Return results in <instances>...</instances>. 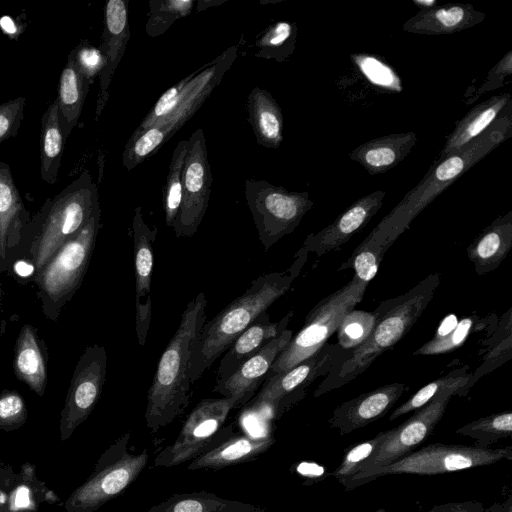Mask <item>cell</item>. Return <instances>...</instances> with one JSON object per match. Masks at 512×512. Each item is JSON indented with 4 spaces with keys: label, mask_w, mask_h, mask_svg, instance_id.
Masks as SVG:
<instances>
[{
    "label": "cell",
    "mask_w": 512,
    "mask_h": 512,
    "mask_svg": "<svg viewBox=\"0 0 512 512\" xmlns=\"http://www.w3.org/2000/svg\"><path fill=\"white\" fill-rule=\"evenodd\" d=\"M372 512H387V511H386V510H384V509H378V510H376V511H372Z\"/></svg>",
    "instance_id": "cell-57"
},
{
    "label": "cell",
    "mask_w": 512,
    "mask_h": 512,
    "mask_svg": "<svg viewBox=\"0 0 512 512\" xmlns=\"http://www.w3.org/2000/svg\"><path fill=\"white\" fill-rule=\"evenodd\" d=\"M236 408L230 398L202 399L190 412L175 441L155 457L156 467H173L201 456L234 434V426H223Z\"/></svg>",
    "instance_id": "cell-11"
},
{
    "label": "cell",
    "mask_w": 512,
    "mask_h": 512,
    "mask_svg": "<svg viewBox=\"0 0 512 512\" xmlns=\"http://www.w3.org/2000/svg\"><path fill=\"white\" fill-rule=\"evenodd\" d=\"M244 194L266 251L291 234L314 205L308 192H291L265 180L247 179Z\"/></svg>",
    "instance_id": "cell-12"
},
{
    "label": "cell",
    "mask_w": 512,
    "mask_h": 512,
    "mask_svg": "<svg viewBox=\"0 0 512 512\" xmlns=\"http://www.w3.org/2000/svg\"><path fill=\"white\" fill-rule=\"evenodd\" d=\"M512 74V50H509L497 64L488 72L487 78L473 94V98L468 102L475 101L480 95L497 89L504 85V80Z\"/></svg>",
    "instance_id": "cell-49"
},
{
    "label": "cell",
    "mask_w": 512,
    "mask_h": 512,
    "mask_svg": "<svg viewBox=\"0 0 512 512\" xmlns=\"http://www.w3.org/2000/svg\"><path fill=\"white\" fill-rule=\"evenodd\" d=\"M8 164L0 162V271L21 248L24 231L31 220Z\"/></svg>",
    "instance_id": "cell-20"
},
{
    "label": "cell",
    "mask_w": 512,
    "mask_h": 512,
    "mask_svg": "<svg viewBox=\"0 0 512 512\" xmlns=\"http://www.w3.org/2000/svg\"><path fill=\"white\" fill-rule=\"evenodd\" d=\"M486 18L471 4H446L438 7H423L409 18L402 30L421 35H446L461 32Z\"/></svg>",
    "instance_id": "cell-24"
},
{
    "label": "cell",
    "mask_w": 512,
    "mask_h": 512,
    "mask_svg": "<svg viewBox=\"0 0 512 512\" xmlns=\"http://www.w3.org/2000/svg\"><path fill=\"white\" fill-rule=\"evenodd\" d=\"M484 512H512V497L508 496L505 502L503 503H495L490 506L488 509H485Z\"/></svg>",
    "instance_id": "cell-54"
},
{
    "label": "cell",
    "mask_w": 512,
    "mask_h": 512,
    "mask_svg": "<svg viewBox=\"0 0 512 512\" xmlns=\"http://www.w3.org/2000/svg\"><path fill=\"white\" fill-rule=\"evenodd\" d=\"M64 141L59 121V108L55 99L41 118L40 177L48 184L53 185L58 182Z\"/></svg>",
    "instance_id": "cell-33"
},
{
    "label": "cell",
    "mask_w": 512,
    "mask_h": 512,
    "mask_svg": "<svg viewBox=\"0 0 512 512\" xmlns=\"http://www.w3.org/2000/svg\"><path fill=\"white\" fill-rule=\"evenodd\" d=\"M0 29L10 39L16 40L23 32L24 26L18 24L11 16L4 15L0 18Z\"/></svg>",
    "instance_id": "cell-51"
},
{
    "label": "cell",
    "mask_w": 512,
    "mask_h": 512,
    "mask_svg": "<svg viewBox=\"0 0 512 512\" xmlns=\"http://www.w3.org/2000/svg\"><path fill=\"white\" fill-rule=\"evenodd\" d=\"M107 352L92 344L80 356L60 415V438L68 440L76 428L91 414L103 389L107 371Z\"/></svg>",
    "instance_id": "cell-15"
},
{
    "label": "cell",
    "mask_w": 512,
    "mask_h": 512,
    "mask_svg": "<svg viewBox=\"0 0 512 512\" xmlns=\"http://www.w3.org/2000/svg\"><path fill=\"white\" fill-rule=\"evenodd\" d=\"M187 148V140H181L176 145L172 153L165 186L163 188V210L165 223L171 228L176 220L181 205L182 173Z\"/></svg>",
    "instance_id": "cell-38"
},
{
    "label": "cell",
    "mask_w": 512,
    "mask_h": 512,
    "mask_svg": "<svg viewBox=\"0 0 512 512\" xmlns=\"http://www.w3.org/2000/svg\"><path fill=\"white\" fill-rule=\"evenodd\" d=\"M266 508L224 499L207 491L173 494L146 512H265Z\"/></svg>",
    "instance_id": "cell-32"
},
{
    "label": "cell",
    "mask_w": 512,
    "mask_h": 512,
    "mask_svg": "<svg viewBox=\"0 0 512 512\" xmlns=\"http://www.w3.org/2000/svg\"><path fill=\"white\" fill-rule=\"evenodd\" d=\"M207 299L200 292L191 300L179 326L164 349L147 393L145 421L151 433L173 422L190 403V358L206 322Z\"/></svg>",
    "instance_id": "cell-4"
},
{
    "label": "cell",
    "mask_w": 512,
    "mask_h": 512,
    "mask_svg": "<svg viewBox=\"0 0 512 512\" xmlns=\"http://www.w3.org/2000/svg\"><path fill=\"white\" fill-rule=\"evenodd\" d=\"M236 53L237 47L232 46L208 66L197 70L186 84L176 108L158 124L129 138L122 153V163L128 171L158 151L196 113L220 83Z\"/></svg>",
    "instance_id": "cell-7"
},
{
    "label": "cell",
    "mask_w": 512,
    "mask_h": 512,
    "mask_svg": "<svg viewBox=\"0 0 512 512\" xmlns=\"http://www.w3.org/2000/svg\"><path fill=\"white\" fill-rule=\"evenodd\" d=\"M350 59L358 72L378 90L387 93H400L402 79L382 57L371 53H353Z\"/></svg>",
    "instance_id": "cell-36"
},
{
    "label": "cell",
    "mask_w": 512,
    "mask_h": 512,
    "mask_svg": "<svg viewBox=\"0 0 512 512\" xmlns=\"http://www.w3.org/2000/svg\"><path fill=\"white\" fill-rule=\"evenodd\" d=\"M99 207L98 189L88 170L57 195L46 199L26 226L21 244V247L27 245L34 276L62 244L86 225Z\"/></svg>",
    "instance_id": "cell-5"
},
{
    "label": "cell",
    "mask_w": 512,
    "mask_h": 512,
    "mask_svg": "<svg viewBox=\"0 0 512 512\" xmlns=\"http://www.w3.org/2000/svg\"><path fill=\"white\" fill-rule=\"evenodd\" d=\"M246 110L258 144L270 149L278 148L284 139V119L279 104L270 92L253 88L247 97Z\"/></svg>",
    "instance_id": "cell-30"
},
{
    "label": "cell",
    "mask_w": 512,
    "mask_h": 512,
    "mask_svg": "<svg viewBox=\"0 0 512 512\" xmlns=\"http://www.w3.org/2000/svg\"><path fill=\"white\" fill-rule=\"evenodd\" d=\"M187 141L181 205L172 226L177 237H192L198 230L208 207L213 182L203 129L195 130Z\"/></svg>",
    "instance_id": "cell-14"
},
{
    "label": "cell",
    "mask_w": 512,
    "mask_h": 512,
    "mask_svg": "<svg viewBox=\"0 0 512 512\" xmlns=\"http://www.w3.org/2000/svg\"><path fill=\"white\" fill-rule=\"evenodd\" d=\"M416 143L417 135L413 131L393 133L357 146L349 157L372 176L384 174L403 161Z\"/></svg>",
    "instance_id": "cell-26"
},
{
    "label": "cell",
    "mask_w": 512,
    "mask_h": 512,
    "mask_svg": "<svg viewBox=\"0 0 512 512\" xmlns=\"http://www.w3.org/2000/svg\"><path fill=\"white\" fill-rule=\"evenodd\" d=\"M129 38L128 2L126 0H109L105 6L104 30L100 47L106 64L99 74L100 92L96 118L101 115L108 100L112 77L125 52Z\"/></svg>",
    "instance_id": "cell-22"
},
{
    "label": "cell",
    "mask_w": 512,
    "mask_h": 512,
    "mask_svg": "<svg viewBox=\"0 0 512 512\" xmlns=\"http://www.w3.org/2000/svg\"><path fill=\"white\" fill-rule=\"evenodd\" d=\"M134 270H135V328L138 342H146L151 321V279L154 266V243L157 227H150L137 206L132 219Z\"/></svg>",
    "instance_id": "cell-17"
},
{
    "label": "cell",
    "mask_w": 512,
    "mask_h": 512,
    "mask_svg": "<svg viewBox=\"0 0 512 512\" xmlns=\"http://www.w3.org/2000/svg\"><path fill=\"white\" fill-rule=\"evenodd\" d=\"M503 459H512V447L479 448L434 443L415 450L388 465L356 474L345 489L353 490L388 475H437L492 465Z\"/></svg>",
    "instance_id": "cell-8"
},
{
    "label": "cell",
    "mask_w": 512,
    "mask_h": 512,
    "mask_svg": "<svg viewBox=\"0 0 512 512\" xmlns=\"http://www.w3.org/2000/svg\"><path fill=\"white\" fill-rule=\"evenodd\" d=\"M512 135L511 106L479 137L457 152L437 160L423 179L376 225L359 245L386 253L411 222L468 169Z\"/></svg>",
    "instance_id": "cell-1"
},
{
    "label": "cell",
    "mask_w": 512,
    "mask_h": 512,
    "mask_svg": "<svg viewBox=\"0 0 512 512\" xmlns=\"http://www.w3.org/2000/svg\"><path fill=\"white\" fill-rule=\"evenodd\" d=\"M376 322V313L353 309L340 323L337 333V343L346 350H351L361 343L371 333Z\"/></svg>",
    "instance_id": "cell-43"
},
{
    "label": "cell",
    "mask_w": 512,
    "mask_h": 512,
    "mask_svg": "<svg viewBox=\"0 0 512 512\" xmlns=\"http://www.w3.org/2000/svg\"><path fill=\"white\" fill-rule=\"evenodd\" d=\"M24 107V96L0 104V144L17 135L24 116Z\"/></svg>",
    "instance_id": "cell-48"
},
{
    "label": "cell",
    "mask_w": 512,
    "mask_h": 512,
    "mask_svg": "<svg viewBox=\"0 0 512 512\" xmlns=\"http://www.w3.org/2000/svg\"><path fill=\"white\" fill-rule=\"evenodd\" d=\"M467 370L468 366L452 370L447 375L423 386L406 402L397 407L390 415L389 420H395L408 412L415 411L445 392L465 397L475 384L472 373H468Z\"/></svg>",
    "instance_id": "cell-34"
},
{
    "label": "cell",
    "mask_w": 512,
    "mask_h": 512,
    "mask_svg": "<svg viewBox=\"0 0 512 512\" xmlns=\"http://www.w3.org/2000/svg\"><path fill=\"white\" fill-rule=\"evenodd\" d=\"M491 317L481 318L471 315L460 320L447 332L439 331L428 342L417 349L413 355H437L459 348L474 332L489 325Z\"/></svg>",
    "instance_id": "cell-35"
},
{
    "label": "cell",
    "mask_w": 512,
    "mask_h": 512,
    "mask_svg": "<svg viewBox=\"0 0 512 512\" xmlns=\"http://www.w3.org/2000/svg\"><path fill=\"white\" fill-rule=\"evenodd\" d=\"M101 227V209L95 210L86 225L62 244L33 278L44 316L59 319L64 306L80 288Z\"/></svg>",
    "instance_id": "cell-6"
},
{
    "label": "cell",
    "mask_w": 512,
    "mask_h": 512,
    "mask_svg": "<svg viewBox=\"0 0 512 512\" xmlns=\"http://www.w3.org/2000/svg\"><path fill=\"white\" fill-rule=\"evenodd\" d=\"M1 273V271H0ZM2 298H3V290H2V286H1V283H0V311H2Z\"/></svg>",
    "instance_id": "cell-55"
},
{
    "label": "cell",
    "mask_w": 512,
    "mask_h": 512,
    "mask_svg": "<svg viewBox=\"0 0 512 512\" xmlns=\"http://www.w3.org/2000/svg\"><path fill=\"white\" fill-rule=\"evenodd\" d=\"M368 284L354 275L340 289L320 300L307 314L303 327L278 355L266 379L289 370L326 344L344 317L361 302Z\"/></svg>",
    "instance_id": "cell-9"
},
{
    "label": "cell",
    "mask_w": 512,
    "mask_h": 512,
    "mask_svg": "<svg viewBox=\"0 0 512 512\" xmlns=\"http://www.w3.org/2000/svg\"><path fill=\"white\" fill-rule=\"evenodd\" d=\"M441 274H430L410 290L381 302L374 310L375 325L366 340L348 351L314 391L319 397L353 381L385 351L394 347L413 327L432 300Z\"/></svg>",
    "instance_id": "cell-3"
},
{
    "label": "cell",
    "mask_w": 512,
    "mask_h": 512,
    "mask_svg": "<svg viewBox=\"0 0 512 512\" xmlns=\"http://www.w3.org/2000/svg\"><path fill=\"white\" fill-rule=\"evenodd\" d=\"M90 82L79 71L69 54L59 78L58 96L59 121L64 138L70 136L78 123Z\"/></svg>",
    "instance_id": "cell-31"
},
{
    "label": "cell",
    "mask_w": 512,
    "mask_h": 512,
    "mask_svg": "<svg viewBox=\"0 0 512 512\" xmlns=\"http://www.w3.org/2000/svg\"><path fill=\"white\" fill-rule=\"evenodd\" d=\"M456 434L476 440L474 446L490 448L500 439L512 435V412L503 411L479 418L458 428Z\"/></svg>",
    "instance_id": "cell-37"
},
{
    "label": "cell",
    "mask_w": 512,
    "mask_h": 512,
    "mask_svg": "<svg viewBox=\"0 0 512 512\" xmlns=\"http://www.w3.org/2000/svg\"><path fill=\"white\" fill-rule=\"evenodd\" d=\"M348 351L337 342L324 344L294 367L266 379L250 407L268 411L272 419H279L305 396L310 384L325 377Z\"/></svg>",
    "instance_id": "cell-13"
},
{
    "label": "cell",
    "mask_w": 512,
    "mask_h": 512,
    "mask_svg": "<svg viewBox=\"0 0 512 512\" xmlns=\"http://www.w3.org/2000/svg\"><path fill=\"white\" fill-rule=\"evenodd\" d=\"M384 255L385 253L378 248L357 246L338 271L352 268L357 278L369 283L376 275Z\"/></svg>",
    "instance_id": "cell-46"
},
{
    "label": "cell",
    "mask_w": 512,
    "mask_h": 512,
    "mask_svg": "<svg viewBox=\"0 0 512 512\" xmlns=\"http://www.w3.org/2000/svg\"><path fill=\"white\" fill-rule=\"evenodd\" d=\"M292 316L293 311H289L278 322H271L268 313L262 312L225 351L217 370L216 384L227 380L244 362L280 336L287 329Z\"/></svg>",
    "instance_id": "cell-23"
},
{
    "label": "cell",
    "mask_w": 512,
    "mask_h": 512,
    "mask_svg": "<svg viewBox=\"0 0 512 512\" xmlns=\"http://www.w3.org/2000/svg\"><path fill=\"white\" fill-rule=\"evenodd\" d=\"M275 443L272 435L233 434L215 448L190 461L189 470L222 469L258 458Z\"/></svg>",
    "instance_id": "cell-29"
},
{
    "label": "cell",
    "mask_w": 512,
    "mask_h": 512,
    "mask_svg": "<svg viewBox=\"0 0 512 512\" xmlns=\"http://www.w3.org/2000/svg\"><path fill=\"white\" fill-rule=\"evenodd\" d=\"M512 247V211L497 217L467 248V256L478 275L489 273L502 263Z\"/></svg>",
    "instance_id": "cell-28"
},
{
    "label": "cell",
    "mask_w": 512,
    "mask_h": 512,
    "mask_svg": "<svg viewBox=\"0 0 512 512\" xmlns=\"http://www.w3.org/2000/svg\"><path fill=\"white\" fill-rule=\"evenodd\" d=\"M28 411L24 398L17 390L0 393V429L11 432L24 426Z\"/></svg>",
    "instance_id": "cell-45"
},
{
    "label": "cell",
    "mask_w": 512,
    "mask_h": 512,
    "mask_svg": "<svg viewBox=\"0 0 512 512\" xmlns=\"http://www.w3.org/2000/svg\"><path fill=\"white\" fill-rule=\"evenodd\" d=\"M13 371L31 391L43 397L48 381V351L36 327H21L14 346Z\"/></svg>",
    "instance_id": "cell-25"
},
{
    "label": "cell",
    "mask_w": 512,
    "mask_h": 512,
    "mask_svg": "<svg viewBox=\"0 0 512 512\" xmlns=\"http://www.w3.org/2000/svg\"><path fill=\"white\" fill-rule=\"evenodd\" d=\"M385 195L384 191L377 190L359 198L331 224L310 233L302 247L317 257L338 249L370 222L382 207Z\"/></svg>",
    "instance_id": "cell-18"
},
{
    "label": "cell",
    "mask_w": 512,
    "mask_h": 512,
    "mask_svg": "<svg viewBox=\"0 0 512 512\" xmlns=\"http://www.w3.org/2000/svg\"><path fill=\"white\" fill-rule=\"evenodd\" d=\"M131 433L111 444L97 460L87 480L63 504L66 512H94L124 492L142 473L149 460L144 448L139 454L128 451Z\"/></svg>",
    "instance_id": "cell-10"
},
{
    "label": "cell",
    "mask_w": 512,
    "mask_h": 512,
    "mask_svg": "<svg viewBox=\"0 0 512 512\" xmlns=\"http://www.w3.org/2000/svg\"><path fill=\"white\" fill-rule=\"evenodd\" d=\"M308 255L309 253L301 247L288 269L259 276L243 294L213 319L204 323L191 353V383L198 380L262 312L267 311L289 290L306 263Z\"/></svg>",
    "instance_id": "cell-2"
},
{
    "label": "cell",
    "mask_w": 512,
    "mask_h": 512,
    "mask_svg": "<svg viewBox=\"0 0 512 512\" xmlns=\"http://www.w3.org/2000/svg\"><path fill=\"white\" fill-rule=\"evenodd\" d=\"M512 307L502 316L495 333L490 338L487 353L482 357V363L475 369L473 379L475 383L484 375L492 372L511 358L512 350Z\"/></svg>",
    "instance_id": "cell-40"
},
{
    "label": "cell",
    "mask_w": 512,
    "mask_h": 512,
    "mask_svg": "<svg viewBox=\"0 0 512 512\" xmlns=\"http://www.w3.org/2000/svg\"><path fill=\"white\" fill-rule=\"evenodd\" d=\"M453 396L450 392L438 395L415 410V413L405 422L390 429L389 437L378 451L359 468L358 473L388 465L415 451L432 434Z\"/></svg>",
    "instance_id": "cell-16"
},
{
    "label": "cell",
    "mask_w": 512,
    "mask_h": 512,
    "mask_svg": "<svg viewBox=\"0 0 512 512\" xmlns=\"http://www.w3.org/2000/svg\"><path fill=\"white\" fill-rule=\"evenodd\" d=\"M70 55L82 75L91 82L103 70L106 64L105 57L99 48L82 42L74 48Z\"/></svg>",
    "instance_id": "cell-47"
},
{
    "label": "cell",
    "mask_w": 512,
    "mask_h": 512,
    "mask_svg": "<svg viewBox=\"0 0 512 512\" xmlns=\"http://www.w3.org/2000/svg\"><path fill=\"white\" fill-rule=\"evenodd\" d=\"M484 510L482 503L466 501L438 504L427 512H484Z\"/></svg>",
    "instance_id": "cell-50"
},
{
    "label": "cell",
    "mask_w": 512,
    "mask_h": 512,
    "mask_svg": "<svg viewBox=\"0 0 512 512\" xmlns=\"http://www.w3.org/2000/svg\"><path fill=\"white\" fill-rule=\"evenodd\" d=\"M195 72L196 71L166 90L156 101L154 106L143 118L139 126L134 130L130 137H136L149 127L158 124L162 119L169 115L180 102L184 88L188 81L194 76Z\"/></svg>",
    "instance_id": "cell-44"
},
{
    "label": "cell",
    "mask_w": 512,
    "mask_h": 512,
    "mask_svg": "<svg viewBox=\"0 0 512 512\" xmlns=\"http://www.w3.org/2000/svg\"><path fill=\"white\" fill-rule=\"evenodd\" d=\"M296 38L297 26L295 23L276 22L256 41L258 52L255 53V56L282 62L293 54Z\"/></svg>",
    "instance_id": "cell-39"
},
{
    "label": "cell",
    "mask_w": 512,
    "mask_h": 512,
    "mask_svg": "<svg viewBox=\"0 0 512 512\" xmlns=\"http://www.w3.org/2000/svg\"><path fill=\"white\" fill-rule=\"evenodd\" d=\"M511 106V94L502 93L474 106L458 120L440 151L439 159L457 152L484 133Z\"/></svg>",
    "instance_id": "cell-27"
},
{
    "label": "cell",
    "mask_w": 512,
    "mask_h": 512,
    "mask_svg": "<svg viewBox=\"0 0 512 512\" xmlns=\"http://www.w3.org/2000/svg\"><path fill=\"white\" fill-rule=\"evenodd\" d=\"M405 390V384L392 383L343 402L333 410L329 425L340 435L363 428L383 417Z\"/></svg>",
    "instance_id": "cell-21"
},
{
    "label": "cell",
    "mask_w": 512,
    "mask_h": 512,
    "mask_svg": "<svg viewBox=\"0 0 512 512\" xmlns=\"http://www.w3.org/2000/svg\"><path fill=\"white\" fill-rule=\"evenodd\" d=\"M13 273L18 278H28L33 280L34 265L29 260L18 259L13 263Z\"/></svg>",
    "instance_id": "cell-53"
},
{
    "label": "cell",
    "mask_w": 512,
    "mask_h": 512,
    "mask_svg": "<svg viewBox=\"0 0 512 512\" xmlns=\"http://www.w3.org/2000/svg\"><path fill=\"white\" fill-rule=\"evenodd\" d=\"M391 430L382 431L372 439L351 447L343 456L339 466L330 476L336 478L344 487L358 473L359 468L368 461L389 437Z\"/></svg>",
    "instance_id": "cell-42"
},
{
    "label": "cell",
    "mask_w": 512,
    "mask_h": 512,
    "mask_svg": "<svg viewBox=\"0 0 512 512\" xmlns=\"http://www.w3.org/2000/svg\"><path fill=\"white\" fill-rule=\"evenodd\" d=\"M292 337L293 331L286 329L244 362L227 380L216 384L213 392L233 399L236 408L247 404L257 389L262 386L274 361Z\"/></svg>",
    "instance_id": "cell-19"
},
{
    "label": "cell",
    "mask_w": 512,
    "mask_h": 512,
    "mask_svg": "<svg viewBox=\"0 0 512 512\" xmlns=\"http://www.w3.org/2000/svg\"><path fill=\"white\" fill-rule=\"evenodd\" d=\"M193 0H150L146 33L157 37L165 33L178 19L190 14Z\"/></svg>",
    "instance_id": "cell-41"
},
{
    "label": "cell",
    "mask_w": 512,
    "mask_h": 512,
    "mask_svg": "<svg viewBox=\"0 0 512 512\" xmlns=\"http://www.w3.org/2000/svg\"><path fill=\"white\" fill-rule=\"evenodd\" d=\"M299 471L305 477L315 481H321L329 475L325 468L321 465H318L317 463H302V465L299 467Z\"/></svg>",
    "instance_id": "cell-52"
},
{
    "label": "cell",
    "mask_w": 512,
    "mask_h": 512,
    "mask_svg": "<svg viewBox=\"0 0 512 512\" xmlns=\"http://www.w3.org/2000/svg\"><path fill=\"white\" fill-rule=\"evenodd\" d=\"M11 467L9 465H5L3 462L0 461V469H10Z\"/></svg>",
    "instance_id": "cell-56"
}]
</instances>
